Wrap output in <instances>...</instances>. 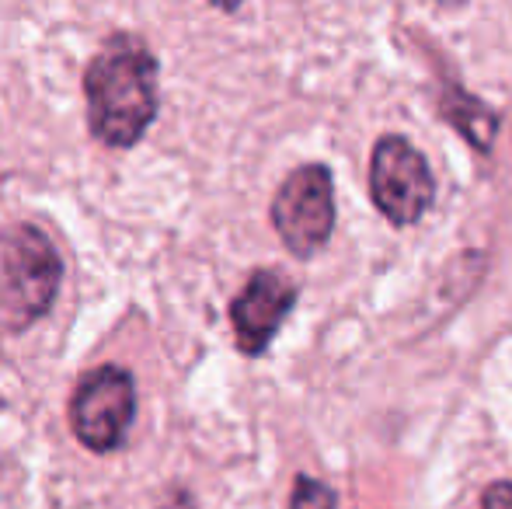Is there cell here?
Returning a JSON list of instances; mask_svg holds the SVG:
<instances>
[{"instance_id": "cell-1", "label": "cell", "mask_w": 512, "mask_h": 509, "mask_svg": "<svg viewBox=\"0 0 512 509\" xmlns=\"http://www.w3.org/2000/svg\"><path fill=\"white\" fill-rule=\"evenodd\" d=\"M157 56L140 35L115 32L84 70L91 133L105 147H133L157 116Z\"/></svg>"}, {"instance_id": "cell-7", "label": "cell", "mask_w": 512, "mask_h": 509, "mask_svg": "<svg viewBox=\"0 0 512 509\" xmlns=\"http://www.w3.org/2000/svg\"><path fill=\"white\" fill-rule=\"evenodd\" d=\"M446 119L467 136L478 150H488L495 143V116L481 102H474L471 95H450L446 98Z\"/></svg>"}, {"instance_id": "cell-3", "label": "cell", "mask_w": 512, "mask_h": 509, "mask_svg": "<svg viewBox=\"0 0 512 509\" xmlns=\"http://www.w3.org/2000/svg\"><path fill=\"white\" fill-rule=\"evenodd\" d=\"M370 196L394 227H411L429 213L436 178L415 143L398 133L380 136L370 157Z\"/></svg>"}, {"instance_id": "cell-9", "label": "cell", "mask_w": 512, "mask_h": 509, "mask_svg": "<svg viewBox=\"0 0 512 509\" xmlns=\"http://www.w3.org/2000/svg\"><path fill=\"white\" fill-rule=\"evenodd\" d=\"M481 509H512V482H492L481 496Z\"/></svg>"}, {"instance_id": "cell-8", "label": "cell", "mask_w": 512, "mask_h": 509, "mask_svg": "<svg viewBox=\"0 0 512 509\" xmlns=\"http://www.w3.org/2000/svg\"><path fill=\"white\" fill-rule=\"evenodd\" d=\"M290 509H338V503H335V492L324 482H317V478H310V475H300L297 482H293Z\"/></svg>"}, {"instance_id": "cell-6", "label": "cell", "mask_w": 512, "mask_h": 509, "mask_svg": "<svg viewBox=\"0 0 512 509\" xmlns=\"http://www.w3.org/2000/svg\"><path fill=\"white\" fill-rule=\"evenodd\" d=\"M300 290L286 272L258 269L230 304V325L244 356H262L272 346L283 321L290 318Z\"/></svg>"}, {"instance_id": "cell-4", "label": "cell", "mask_w": 512, "mask_h": 509, "mask_svg": "<svg viewBox=\"0 0 512 509\" xmlns=\"http://www.w3.org/2000/svg\"><path fill=\"white\" fill-rule=\"evenodd\" d=\"M136 419V384L133 374L115 363L81 377L70 398V429L91 454H108L122 447Z\"/></svg>"}, {"instance_id": "cell-5", "label": "cell", "mask_w": 512, "mask_h": 509, "mask_svg": "<svg viewBox=\"0 0 512 509\" xmlns=\"http://www.w3.org/2000/svg\"><path fill=\"white\" fill-rule=\"evenodd\" d=\"M272 224L297 258L317 255L335 231V178L324 164L297 168L272 199Z\"/></svg>"}, {"instance_id": "cell-2", "label": "cell", "mask_w": 512, "mask_h": 509, "mask_svg": "<svg viewBox=\"0 0 512 509\" xmlns=\"http://www.w3.org/2000/svg\"><path fill=\"white\" fill-rule=\"evenodd\" d=\"M63 265L53 241L35 224L0 231V321L7 332H25L53 307Z\"/></svg>"}]
</instances>
